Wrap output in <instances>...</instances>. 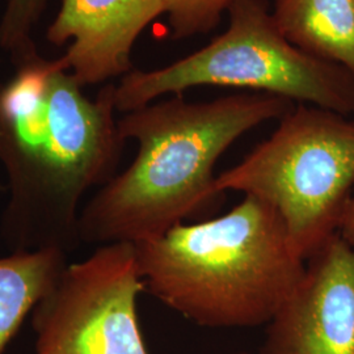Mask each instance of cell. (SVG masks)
<instances>
[{
	"label": "cell",
	"mask_w": 354,
	"mask_h": 354,
	"mask_svg": "<svg viewBox=\"0 0 354 354\" xmlns=\"http://www.w3.org/2000/svg\"><path fill=\"white\" fill-rule=\"evenodd\" d=\"M162 15L163 0H59L46 38L55 46L68 44L70 71L83 87L96 86L133 70L134 44Z\"/></svg>",
	"instance_id": "obj_8"
},
{
	"label": "cell",
	"mask_w": 354,
	"mask_h": 354,
	"mask_svg": "<svg viewBox=\"0 0 354 354\" xmlns=\"http://www.w3.org/2000/svg\"><path fill=\"white\" fill-rule=\"evenodd\" d=\"M13 64L0 84V162L10 187L0 232L13 252H71L82 243L79 203L115 175L124 149L115 86L91 100L64 55L48 59L37 49Z\"/></svg>",
	"instance_id": "obj_1"
},
{
	"label": "cell",
	"mask_w": 354,
	"mask_h": 354,
	"mask_svg": "<svg viewBox=\"0 0 354 354\" xmlns=\"http://www.w3.org/2000/svg\"><path fill=\"white\" fill-rule=\"evenodd\" d=\"M340 235L354 247V200L349 205V209L344 218Z\"/></svg>",
	"instance_id": "obj_13"
},
{
	"label": "cell",
	"mask_w": 354,
	"mask_h": 354,
	"mask_svg": "<svg viewBox=\"0 0 354 354\" xmlns=\"http://www.w3.org/2000/svg\"><path fill=\"white\" fill-rule=\"evenodd\" d=\"M236 0H163L171 37L184 39L205 35L219 24L221 17Z\"/></svg>",
	"instance_id": "obj_11"
},
{
	"label": "cell",
	"mask_w": 354,
	"mask_h": 354,
	"mask_svg": "<svg viewBox=\"0 0 354 354\" xmlns=\"http://www.w3.org/2000/svg\"><path fill=\"white\" fill-rule=\"evenodd\" d=\"M235 354H250V353H245V352H241V353H235Z\"/></svg>",
	"instance_id": "obj_15"
},
{
	"label": "cell",
	"mask_w": 354,
	"mask_h": 354,
	"mask_svg": "<svg viewBox=\"0 0 354 354\" xmlns=\"http://www.w3.org/2000/svg\"><path fill=\"white\" fill-rule=\"evenodd\" d=\"M279 213L304 261L342 230L354 200V118L295 104L241 163L215 177Z\"/></svg>",
	"instance_id": "obj_5"
},
{
	"label": "cell",
	"mask_w": 354,
	"mask_h": 354,
	"mask_svg": "<svg viewBox=\"0 0 354 354\" xmlns=\"http://www.w3.org/2000/svg\"><path fill=\"white\" fill-rule=\"evenodd\" d=\"M227 13V29L203 49L162 68L122 76L114 88L115 111L127 113L165 95L219 86L354 117L353 74L292 45L266 0H236Z\"/></svg>",
	"instance_id": "obj_4"
},
{
	"label": "cell",
	"mask_w": 354,
	"mask_h": 354,
	"mask_svg": "<svg viewBox=\"0 0 354 354\" xmlns=\"http://www.w3.org/2000/svg\"><path fill=\"white\" fill-rule=\"evenodd\" d=\"M0 190H3V185H1V183H0Z\"/></svg>",
	"instance_id": "obj_14"
},
{
	"label": "cell",
	"mask_w": 354,
	"mask_h": 354,
	"mask_svg": "<svg viewBox=\"0 0 354 354\" xmlns=\"http://www.w3.org/2000/svg\"><path fill=\"white\" fill-rule=\"evenodd\" d=\"M67 266V253L57 248L16 251L0 259V354Z\"/></svg>",
	"instance_id": "obj_10"
},
{
	"label": "cell",
	"mask_w": 354,
	"mask_h": 354,
	"mask_svg": "<svg viewBox=\"0 0 354 354\" xmlns=\"http://www.w3.org/2000/svg\"><path fill=\"white\" fill-rule=\"evenodd\" d=\"M260 354H354V247L340 232L306 260Z\"/></svg>",
	"instance_id": "obj_7"
},
{
	"label": "cell",
	"mask_w": 354,
	"mask_h": 354,
	"mask_svg": "<svg viewBox=\"0 0 354 354\" xmlns=\"http://www.w3.org/2000/svg\"><path fill=\"white\" fill-rule=\"evenodd\" d=\"M48 0H7L0 20V48L12 61L36 49L33 32Z\"/></svg>",
	"instance_id": "obj_12"
},
{
	"label": "cell",
	"mask_w": 354,
	"mask_h": 354,
	"mask_svg": "<svg viewBox=\"0 0 354 354\" xmlns=\"http://www.w3.org/2000/svg\"><path fill=\"white\" fill-rule=\"evenodd\" d=\"M295 102L259 92L235 93L210 102L183 95L151 102L118 121L122 140L138 152L83 207L79 236L84 244L140 243L198 219L218 206L215 165L252 129L279 121Z\"/></svg>",
	"instance_id": "obj_2"
},
{
	"label": "cell",
	"mask_w": 354,
	"mask_h": 354,
	"mask_svg": "<svg viewBox=\"0 0 354 354\" xmlns=\"http://www.w3.org/2000/svg\"><path fill=\"white\" fill-rule=\"evenodd\" d=\"M272 13L292 45L354 75V0H274Z\"/></svg>",
	"instance_id": "obj_9"
},
{
	"label": "cell",
	"mask_w": 354,
	"mask_h": 354,
	"mask_svg": "<svg viewBox=\"0 0 354 354\" xmlns=\"http://www.w3.org/2000/svg\"><path fill=\"white\" fill-rule=\"evenodd\" d=\"M134 251L145 290L205 328L266 326L306 266L279 213L251 196L225 214L136 243Z\"/></svg>",
	"instance_id": "obj_3"
},
{
	"label": "cell",
	"mask_w": 354,
	"mask_h": 354,
	"mask_svg": "<svg viewBox=\"0 0 354 354\" xmlns=\"http://www.w3.org/2000/svg\"><path fill=\"white\" fill-rule=\"evenodd\" d=\"M142 291L134 244L99 245L66 266L35 307L33 354H149L137 315Z\"/></svg>",
	"instance_id": "obj_6"
}]
</instances>
